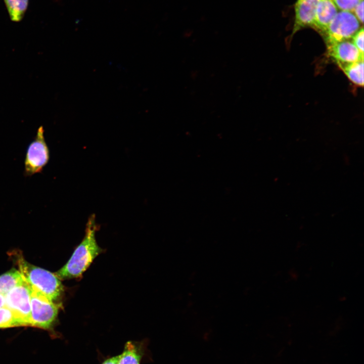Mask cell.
Segmentation results:
<instances>
[{
    "label": "cell",
    "mask_w": 364,
    "mask_h": 364,
    "mask_svg": "<svg viewBox=\"0 0 364 364\" xmlns=\"http://www.w3.org/2000/svg\"><path fill=\"white\" fill-rule=\"evenodd\" d=\"M120 357V355L112 357L104 361L102 364H117Z\"/></svg>",
    "instance_id": "ac0fdd59"
},
{
    "label": "cell",
    "mask_w": 364,
    "mask_h": 364,
    "mask_svg": "<svg viewBox=\"0 0 364 364\" xmlns=\"http://www.w3.org/2000/svg\"><path fill=\"white\" fill-rule=\"evenodd\" d=\"M25 283L19 270L13 269L0 276V293L5 295L14 287Z\"/></svg>",
    "instance_id": "30bf717a"
},
{
    "label": "cell",
    "mask_w": 364,
    "mask_h": 364,
    "mask_svg": "<svg viewBox=\"0 0 364 364\" xmlns=\"http://www.w3.org/2000/svg\"><path fill=\"white\" fill-rule=\"evenodd\" d=\"M336 7L341 11H352L361 0H333Z\"/></svg>",
    "instance_id": "9a60e30c"
},
{
    "label": "cell",
    "mask_w": 364,
    "mask_h": 364,
    "mask_svg": "<svg viewBox=\"0 0 364 364\" xmlns=\"http://www.w3.org/2000/svg\"><path fill=\"white\" fill-rule=\"evenodd\" d=\"M11 20L19 22L27 9L29 0H4Z\"/></svg>",
    "instance_id": "8fae6325"
},
{
    "label": "cell",
    "mask_w": 364,
    "mask_h": 364,
    "mask_svg": "<svg viewBox=\"0 0 364 364\" xmlns=\"http://www.w3.org/2000/svg\"><path fill=\"white\" fill-rule=\"evenodd\" d=\"M319 0H297L295 5V21L292 35L302 28L313 27Z\"/></svg>",
    "instance_id": "ba28073f"
},
{
    "label": "cell",
    "mask_w": 364,
    "mask_h": 364,
    "mask_svg": "<svg viewBox=\"0 0 364 364\" xmlns=\"http://www.w3.org/2000/svg\"><path fill=\"white\" fill-rule=\"evenodd\" d=\"M50 151L44 136L43 126L39 127L34 139L27 147L24 160V174L29 176L40 173L48 163Z\"/></svg>",
    "instance_id": "5b68a950"
},
{
    "label": "cell",
    "mask_w": 364,
    "mask_h": 364,
    "mask_svg": "<svg viewBox=\"0 0 364 364\" xmlns=\"http://www.w3.org/2000/svg\"><path fill=\"white\" fill-rule=\"evenodd\" d=\"M5 306H6L5 296L0 293V308Z\"/></svg>",
    "instance_id": "d6986e66"
},
{
    "label": "cell",
    "mask_w": 364,
    "mask_h": 364,
    "mask_svg": "<svg viewBox=\"0 0 364 364\" xmlns=\"http://www.w3.org/2000/svg\"><path fill=\"white\" fill-rule=\"evenodd\" d=\"M337 13L333 0H319L312 27L323 34Z\"/></svg>",
    "instance_id": "9c48e42d"
},
{
    "label": "cell",
    "mask_w": 364,
    "mask_h": 364,
    "mask_svg": "<svg viewBox=\"0 0 364 364\" xmlns=\"http://www.w3.org/2000/svg\"><path fill=\"white\" fill-rule=\"evenodd\" d=\"M11 255L14 256L19 271L31 289L54 302L61 298L64 287L55 274L29 263L20 252L16 251Z\"/></svg>",
    "instance_id": "7a4b0ae2"
},
{
    "label": "cell",
    "mask_w": 364,
    "mask_h": 364,
    "mask_svg": "<svg viewBox=\"0 0 364 364\" xmlns=\"http://www.w3.org/2000/svg\"><path fill=\"white\" fill-rule=\"evenodd\" d=\"M340 68L353 83L359 86H363V60L345 65Z\"/></svg>",
    "instance_id": "7c38bea8"
},
{
    "label": "cell",
    "mask_w": 364,
    "mask_h": 364,
    "mask_svg": "<svg viewBox=\"0 0 364 364\" xmlns=\"http://www.w3.org/2000/svg\"><path fill=\"white\" fill-rule=\"evenodd\" d=\"M5 296L6 306L13 311L24 326H30V288L27 283L14 287Z\"/></svg>",
    "instance_id": "8992f818"
},
{
    "label": "cell",
    "mask_w": 364,
    "mask_h": 364,
    "mask_svg": "<svg viewBox=\"0 0 364 364\" xmlns=\"http://www.w3.org/2000/svg\"><path fill=\"white\" fill-rule=\"evenodd\" d=\"M352 11L354 12V15L359 22L362 24L363 21V0H361L354 7Z\"/></svg>",
    "instance_id": "e0dca14e"
},
{
    "label": "cell",
    "mask_w": 364,
    "mask_h": 364,
    "mask_svg": "<svg viewBox=\"0 0 364 364\" xmlns=\"http://www.w3.org/2000/svg\"><path fill=\"white\" fill-rule=\"evenodd\" d=\"M24 326L22 322L7 306L0 308V329Z\"/></svg>",
    "instance_id": "5bb4252c"
},
{
    "label": "cell",
    "mask_w": 364,
    "mask_h": 364,
    "mask_svg": "<svg viewBox=\"0 0 364 364\" xmlns=\"http://www.w3.org/2000/svg\"><path fill=\"white\" fill-rule=\"evenodd\" d=\"M30 303V326L44 330L51 329L57 317L59 305L31 288Z\"/></svg>",
    "instance_id": "277c9868"
},
{
    "label": "cell",
    "mask_w": 364,
    "mask_h": 364,
    "mask_svg": "<svg viewBox=\"0 0 364 364\" xmlns=\"http://www.w3.org/2000/svg\"><path fill=\"white\" fill-rule=\"evenodd\" d=\"M141 355L131 342H127L117 364H140Z\"/></svg>",
    "instance_id": "4fadbf2b"
},
{
    "label": "cell",
    "mask_w": 364,
    "mask_h": 364,
    "mask_svg": "<svg viewBox=\"0 0 364 364\" xmlns=\"http://www.w3.org/2000/svg\"><path fill=\"white\" fill-rule=\"evenodd\" d=\"M96 230L95 216L92 215L87 223L83 240L66 264L54 273L59 279H70L80 277L94 259L102 252V249L99 246L96 240Z\"/></svg>",
    "instance_id": "6da1fadb"
},
{
    "label": "cell",
    "mask_w": 364,
    "mask_h": 364,
    "mask_svg": "<svg viewBox=\"0 0 364 364\" xmlns=\"http://www.w3.org/2000/svg\"><path fill=\"white\" fill-rule=\"evenodd\" d=\"M328 54L340 68L359 61L363 60V54L360 53L354 44L345 40L328 48Z\"/></svg>",
    "instance_id": "52a82bcc"
},
{
    "label": "cell",
    "mask_w": 364,
    "mask_h": 364,
    "mask_svg": "<svg viewBox=\"0 0 364 364\" xmlns=\"http://www.w3.org/2000/svg\"><path fill=\"white\" fill-rule=\"evenodd\" d=\"M360 22L349 11L338 12L323 34L327 48L351 38L360 29Z\"/></svg>",
    "instance_id": "3957f363"
},
{
    "label": "cell",
    "mask_w": 364,
    "mask_h": 364,
    "mask_svg": "<svg viewBox=\"0 0 364 364\" xmlns=\"http://www.w3.org/2000/svg\"><path fill=\"white\" fill-rule=\"evenodd\" d=\"M363 28L361 27L352 37V42L359 52L362 54H363Z\"/></svg>",
    "instance_id": "2e32d148"
}]
</instances>
